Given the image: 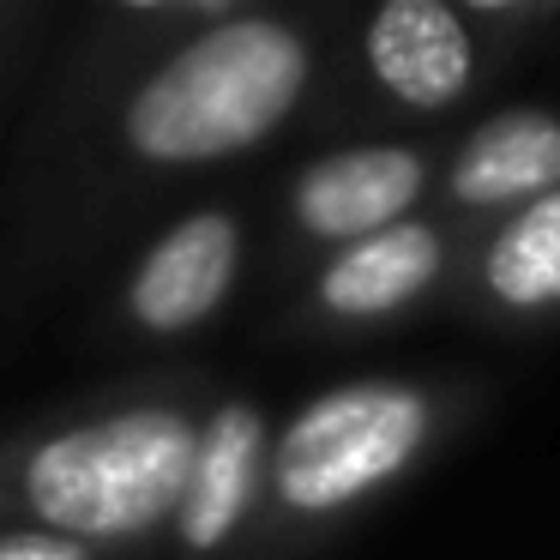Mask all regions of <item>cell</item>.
<instances>
[{
	"label": "cell",
	"mask_w": 560,
	"mask_h": 560,
	"mask_svg": "<svg viewBox=\"0 0 560 560\" xmlns=\"http://www.w3.org/2000/svg\"><path fill=\"white\" fill-rule=\"evenodd\" d=\"M307 85V49L278 19H230L187 43L127 103V145L151 163H211L266 139Z\"/></svg>",
	"instance_id": "1"
},
{
	"label": "cell",
	"mask_w": 560,
	"mask_h": 560,
	"mask_svg": "<svg viewBox=\"0 0 560 560\" xmlns=\"http://www.w3.org/2000/svg\"><path fill=\"white\" fill-rule=\"evenodd\" d=\"M199 434L175 410H127L43 440L25 464V500L43 524L79 536H139L182 512Z\"/></svg>",
	"instance_id": "2"
},
{
	"label": "cell",
	"mask_w": 560,
	"mask_h": 560,
	"mask_svg": "<svg viewBox=\"0 0 560 560\" xmlns=\"http://www.w3.org/2000/svg\"><path fill=\"white\" fill-rule=\"evenodd\" d=\"M428 404L410 386H338L278 440V494L295 512H338L416 458Z\"/></svg>",
	"instance_id": "3"
},
{
	"label": "cell",
	"mask_w": 560,
	"mask_h": 560,
	"mask_svg": "<svg viewBox=\"0 0 560 560\" xmlns=\"http://www.w3.org/2000/svg\"><path fill=\"white\" fill-rule=\"evenodd\" d=\"M422 194V163L398 145L338 151L319 170L302 175L295 218L326 242H368V235L398 230V218Z\"/></svg>",
	"instance_id": "4"
},
{
	"label": "cell",
	"mask_w": 560,
	"mask_h": 560,
	"mask_svg": "<svg viewBox=\"0 0 560 560\" xmlns=\"http://www.w3.org/2000/svg\"><path fill=\"white\" fill-rule=\"evenodd\" d=\"M235 254H242V235H235V218H223V211H199V218L175 223L133 278V319L145 331L199 326L230 295Z\"/></svg>",
	"instance_id": "5"
},
{
	"label": "cell",
	"mask_w": 560,
	"mask_h": 560,
	"mask_svg": "<svg viewBox=\"0 0 560 560\" xmlns=\"http://www.w3.org/2000/svg\"><path fill=\"white\" fill-rule=\"evenodd\" d=\"M368 67L410 109H446L470 85V37L440 0H392L368 25Z\"/></svg>",
	"instance_id": "6"
},
{
	"label": "cell",
	"mask_w": 560,
	"mask_h": 560,
	"mask_svg": "<svg viewBox=\"0 0 560 560\" xmlns=\"http://www.w3.org/2000/svg\"><path fill=\"white\" fill-rule=\"evenodd\" d=\"M259 452H266L259 410L230 404L206 422V434L194 446V476H187V494H182V536L194 548H218L242 524L259 482Z\"/></svg>",
	"instance_id": "7"
},
{
	"label": "cell",
	"mask_w": 560,
	"mask_h": 560,
	"mask_svg": "<svg viewBox=\"0 0 560 560\" xmlns=\"http://www.w3.org/2000/svg\"><path fill=\"white\" fill-rule=\"evenodd\" d=\"M548 187H560V121L542 109L494 115L452 170V194L470 206H512V199L536 206L548 199Z\"/></svg>",
	"instance_id": "8"
},
{
	"label": "cell",
	"mask_w": 560,
	"mask_h": 560,
	"mask_svg": "<svg viewBox=\"0 0 560 560\" xmlns=\"http://www.w3.org/2000/svg\"><path fill=\"white\" fill-rule=\"evenodd\" d=\"M434 271H440V235L428 223H398L386 235H368V242L343 247L331 259V271L319 278V295L343 319H374V314L416 302L434 283Z\"/></svg>",
	"instance_id": "9"
},
{
	"label": "cell",
	"mask_w": 560,
	"mask_h": 560,
	"mask_svg": "<svg viewBox=\"0 0 560 560\" xmlns=\"http://www.w3.org/2000/svg\"><path fill=\"white\" fill-rule=\"evenodd\" d=\"M488 290L512 307L560 302V194L524 206L488 254Z\"/></svg>",
	"instance_id": "10"
},
{
	"label": "cell",
	"mask_w": 560,
	"mask_h": 560,
	"mask_svg": "<svg viewBox=\"0 0 560 560\" xmlns=\"http://www.w3.org/2000/svg\"><path fill=\"white\" fill-rule=\"evenodd\" d=\"M0 560H85V548L55 530H25V536H0Z\"/></svg>",
	"instance_id": "11"
}]
</instances>
